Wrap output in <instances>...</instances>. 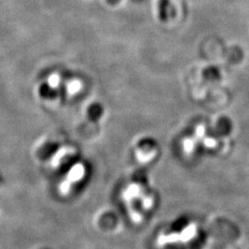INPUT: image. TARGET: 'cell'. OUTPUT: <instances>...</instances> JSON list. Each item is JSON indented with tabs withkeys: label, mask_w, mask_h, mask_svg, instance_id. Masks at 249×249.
Wrapping results in <instances>:
<instances>
[{
	"label": "cell",
	"mask_w": 249,
	"mask_h": 249,
	"mask_svg": "<svg viewBox=\"0 0 249 249\" xmlns=\"http://www.w3.org/2000/svg\"><path fill=\"white\" fill-rule=\"evenodd\" d=\"M159 18L161 21L165 22L170 18V10H171V5L169 0H160L159 1Z\"/></svg>",
	"instance_id": "obj_1"
},
{
	"label": "cell",
	"mask_w": 249,
	"mask_h": 249,
	"mask_svg": "<svg viewBox=\"0 0 249 249\" xmlns=\"http://www.w3.org/2000/svg\"><path fill=\"white\" fill-rule=\"evenodd\" d=\"M120 0H107V2L111 5H116V3H118Z\"/></svg>",
	"instance_id": "obj_2"
}]
</instances>
